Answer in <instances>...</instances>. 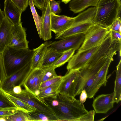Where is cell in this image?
Here are the masks:
<instances>
[{
    "label": "cell",
    "instance_id": "obj_45",
    "mask_svg": "<svg viewBox=\"0 0 121 121\" xmlns=\"http://www.w3.org/2000/svg\"><path fill=\"white\" fill-rule=\"evenodd\" d=\"M0 121H6V120L5 117H0Z\"/></svg>",
    "mask_w": 121,
    "mask_h": 121
},
{
    "label": "cell",
    "instance_id": "obj_2",
    "mask_svg": "<svg viewBox=\"0 0 121 121\" xmlns=\"http://www.w3.org/2000/svg\"><path fill=\"white\" fill-rule=\"evenodd\" d=\"M34 53V49L18 48L8 46L2 53L7 76L26 65L31 60Z\"/></svg>",
    "mask_w": 121,
    "mask_h": 121
},
{
    "label": "cell",
    "instance_id": "obj_40",
    "mask_svg": "<svg viewBox=\"0 0 121 121\" xmlns=\"http://www.w3.org/2000/svg\"><path fill=\"white\" fill-rule=\"evenodd\" d=\"M110 30L111 36L112 40L121 41V32Z\"/></svg>",
    "mask_w": 121,
    "mask_h": 121
},
{
    "label": "cell",
    "instance_id": "obj_13",
    "mask_svg": "<svg viewBox=\"0 0 121 121\" xmlns=\"http://www.w3.org/2000/svg\"><path fill=\"white\" fill-rule=\"evenodd\" d=\"M51 29L56 35L62 33L71 27L75 20L74 17L58 15L51 13Z\"/></svg>",
    "mask_w": 121,
    "mask_h": 121
},
{
    "label": "cell",
    "instance_id": "obj_27",
    "mask_svg": "<svg viewBox=\"0 0 121 121\" xmlns=\"http://www.w3.org/2000/svg\"><path fill=\"white\" fill-rule=\"evenodd\" d=\"M75 50L74 49H72L63 52L52 65L55 69L62 66L69 61L73 55Z\"/></svg>",
    "mask_w": 121,
    "mask_h": 121
},
{
    "label": "cell",
    "instance_id": "obj_4",
    "mask_svg": "<svg viewBox=\"0 0 121 121\" xmlns=\"http://www.w3.org/2000/svg\"><path fill=\"white\" fill-rule=\"evenodd\" d=\"M112 54L102 57L91 66H85L80 70V76L76 87L75 97L80 95L84 89L86 92L87 91L92 85L99 71L108 58Z\"/></svg>",
    "mask_w": 121,
    "mask_h": 121
},
{
    "label": "cell",
    "instance_id": "obj_47",
    "mask_svg": "<svg viewBox=\"0 0 121 121\" xmlns=\"http://www.w3.org/2000/svg\"></svg>",
    "mask_w": 121,
    "mask_h": 121
},
{
    "label": "cell",
    "instance_id": "obj_10",
    "mask_svg": "<svg viewBox=\"0 0 121 121\" xmlns=\"http://www.w3.org/2000/svg\"><path fill=\"white\" fill-rule=\"evenodd\" d=\"M100 44L85 50L77 52L73 55L68 61L66 67L68 71L72 69L80 70L84 67Z\"/></svg>",
    "mask_w": 121,
    "mask_h": 121
},
{
    "label": "cell",
    "instance_id": "obj_9",
    "mask_svg": "<svg viewBox=\"0 0 121 121\" xmlns=\"http://www.w3.org/2000/svg\"><path fill=\"white\" fill-rule=\"evenodd\" d=\"M10 94L36 108V110L54 115L51 109L42 100L26 89L22 90L19 94L12 93Z\"/></svg>",
    "mask_w": 121,
    "mask_h": 121
},
{
    "label": "cell",
    "instance_id": "obj_3",
    "mask_svg": "<svg viewBox=\"0 0 121 121\" xmlns=\"http://www.w3.org/2000/svg\"><path fill=\"white\" fill-rule=\"evenodd\" d=\"M92 21L93 23L108 28L118 17L121 9L120 0H100Z\"/></svg>",
    "mask_w": 121,
    "mask_h": 121
},
{
    "label": "cell",
    "instance_id": "obj_43",
    "mask_svg": "<svg viewBox=\"0 0 121 121\" xmlns=\"http://www.w3.org/2000/svg\"><path fill=\"white\" fill-rule=\"evenodd\" d=\"M4 17L5 16L3 12L1 10L0 7V26Z\"/></svg>",
    "mask_w": 121,
    "mask_h": 121
},
{
    "label": "cell",
    "instance_id": "obj_7",
    "mask_svg": "<svg viewBox=\"0 0 121 121\" xmlns=\"http://www.w3.org/2000/svg\"><path fill=\"white\" fill-rule=\"evenodd\" d=\"M84 33H81L69 36L57 41L47 42V48L59 53H63L68 50L78 49L83 43Z\"/></svg>",
    "mask_w": 121,
    "mask_h": 121
},
{
    "label": "cell",
    "instance_id": "obj_12",
    "mask_svg": "<svg viewBox=\"0 0 121 121\" xmlns=\"http://www.w3.org/2000/svg\"><path fill=\"white\" fill-rule=\"evenodd\" d=\"M19 24L13 25L11 38L9 46L20 49H28V41L26 39V29Z\"/></svg>",
    "mask_w": 121,
    "mask_h": 121
},
{
    "label": "cell",
    "instance_id": "obj_41",
    "mask_svg": "<svg viewBox=\"0 0 121 121\" xmlns=\"http://www.w3.org/2000/svg\"><path fill=\"white\" fill-rule=\"evenodd\" d=\"M80 95L79 100L81 103L83 104L85 102L87 98V94L86 90L84 89Z\"/></svg>",
    "mask_w": 121,
    "mask_h": 121
},
{
    "label": "cell",
    "instance_id": "obj_25",
    "mask_svg": "<svg viewBox=\"0 0 121 121\" xmlns=\"http://www.w3.org/2000/svg\"><path fill=\"white\" fill-rule=\"evenodd\" d=\"M60 82L39 89V93L37 96L39 99L42 100L55 95L58 93L57 89Z\"/></svg>",
    "mask_w": 121,
    "mask_h": 121
},
{
    "label": "cell",
    "instance_id": "obj_11",
    "mask_svg": "<svg viewBox=\"0 0 121 121\" xmlns=\"http://www.w3.org/2000/svg\"><path fill=\"white\" fill-rule=\"evenodd\" d=\"M116 54L113 53L109 56L99 71L92 85L86 92L87 98H93L101 86L106 85L108 69L111 63L113 60L114 55Z\"/></svg>",
    "mask_w": 121,
    "mask_h": 121
},
{
    "label": "cell",
    "instance_id": "obj_5",
    "mask_svg": "<svg viewBox=\"0 0 121 121\" xmlns=\"http://www.w3.org/2000/svg\"><path fill=\"white\" fill-rule=\"evenodd\" d=\"M110 30L108 28L93 23L85 33L83 42L77 52H80L100 44Z\"/></svg>",
    "mask_w": 121,
    "mask_h": 121
},
{
    "label": "cell",
    "instance_id": "obj_36",
    "mask_svg": "<svg viewBox=\"0 0 121 121\" xmlns=\"http://www.w3.org/2000/svg\"><path fill=\"white\" fill-rule=\"evenodd\" d=\"M121 18L118 17L113 22L108 28L110 30L121 32Z\"/></svg>",
    "mask_w": 121,
    "mask_h": 121
},
{
    "label": "cell",
    "instance_id": "obj_15",
    "mask_svg": "<svg viewBox=\"0 0 121 121\" xmlns=\"http://www.w3.org/2000/svg\"><path fill=\"white\" fill-rule=\"evenodd\" d=\"M13 25L5 16L0 26V53H2L10 44Z\"/></svg>",
    "mask_w": 121,
    "mask_h": 121
},
{
    "label": "cell",
    "instance_id": "obj_30",
    "mask_svg": "<svg viewBox=\"0 0 121 121\" xmlns=\"http://www.w3.org/2000/svg\"><path fill=\"white\" fill-rule=\"evenodd\" d=\"M5 117L6 121H30V118L28 113L19 110L12 115Z\"/></svg>",
    "mask_w": 121,
    "mask_h": 121
},
{
    "label": "cell",
    "instance_id": "obj_6",
    "mask_svg": "<svg viewBox=\"0 0 121 121\" xmlns=\"http://www.w3.org/2000/svg\"><path fill=\"white\" fill-rule=\"evenodd\" d=\"M31 60L21 69L7 76L2 81L0 89L10 94L13 93V89L15 86H23L24 82L32 69Z\"/></svg>",
    "mask_w": 121,
    "mask_h": 121
},
{
    "label": "cell",
    "instance_id": "obj_37",
    "mask_svg": "<svg viewBox=\"0 0 121 121\" xmlns=\"http://www.w3.org/2000/svg\"><path fill=\"white\" fill-rule=\"evenodd\" d=\"M7 77L3 63L2 54L0 53V79L2 81Z\"/></svg>",
    "mask_w": 121,
    "mask_h": 121
},
{
    "label": "cell",
    "instance_id": "obj_23",
    "mask_svg": "<svg viewBox=\"0 0 121 121\" xmlns=\"http://www.w3.org/2000/svg\"><path fill=\"white\" fill-rule=\"evenodd\" d=\"M30 118V121H58L54 115L36 110L28 113Z\"/></svg>",
    "mask_w": 121,
    "mask_h": 121
},
{
    "label": "cell",
    "instance_id": "obj_8",
    "mask_svg": "<svg viewBox=\"0 0 121 121\" xmlns=\"http://www.w3.org/2000/svg\"><path fill=\"white\" fill-rule=\"evenodd\" d=\"M62 76L57 89L58 93L69 97H75L76 87L80 76V70L72 69Z\"/></svg>",
    "mask_w": 121,
    "mask_h": 121
},
{
    "label": "cell",
    "instance_id": "obj_29",
    "mask_svg": "<svg viewBox=\"0 0 121 121\" xmlns=\"http://www.w3.org/2000/svg\"><path fill=\"white\" fill-rule=\"evenodd\" d=\"M41 69L42 83L58 76L55 69L52 65L45 67Z\"/></svg>",
    "mask_w": 121,
    "mask_h": 121
},
{
    "label": "cell",
    "instance_id": "obj_28",
    "mask_svg": "<svg viewBox=\"0 0 121 121\" xmlns=\"http://www.w3.org/2000/svg\"><path fill=\"white\" fill-rule=\"evenodd\" d=\"M29 4L39 37L41 39L42 17L38 14L33 0H29Z\"/></svg>",
    "mask_w": 121,
    "mask_h": 121
},
{
    "label": "cell",
    "instance_id": "obj_22",
    "mask_svg": "<svg viewBox=\"0 0 121 121\" xmlns=\"http://www.w3.org/2000/svg\"><path fill=\"white\" fill-rule=\"evenodd\" d=\"M113 101L118 103L121 100V60L117 67L116 76L115 82Z\"/></svg>",
    "mask_w": 121,
    "mask_h": 121
},
{
    "label": "cell",
    "instance_id": "obj_32",
    "mask_svg": "<svg viewBox=\"0 0 121 121\" xmlns=\"http://www.w3.org/2000/svg\"><path fill=\"white\" fill-rule=\"evenodd\" d=\"M25 89L34 94L35 82L32 69L23 84Z\"/></svg>",
    "mask_w": 121,
    "mask_h": 121
},
{
    "label": "cell",
    "instance_id": "obj_26",
    "mask_svg": "<svg viewBox=\"0 0 121 121\" xmlns=\"http://www.w3.org/2000/svg\"><path fill=\"white\" fill-rule=\"evenodd\" d=\"M4 92L15 104L23 111L28 113L36 110V108L24 102L10 94Z\"/></svg>",
    "mask_w": 121,
    "mask_h": 121
},
{
    "label": "cell",
    "instance_id": "obj_42",
    "mask_svg": "<svg viewBox=\"0 0 121 121\" xmlns=\"http://www.w3.org/2000/svg\"><path fill=\"white\" fill-rule=\"evenodd\" d=\"M22 90L21 86H16L13 89V92L14 93L18 94L20 93Z\"/></svg>",
    "mask_w": 121,
    "mask_h": 121
},
{
    "label": "cell",
    "instance_id": "obj_34",
    "mask_svg": "<svg viewBox=\"0 0 121 121\" xmlns=\"http://www.w3.org/2000/svg\"><path fill=\"white\" fill-rule=\"evenodd\" d=\"M22 12L26 10L29 4V0H11Z\"/></svg>",
    "mask_w": 121,
    "mask_h": 121
},
{
    "label": "cell",
    "instance_id": "obj_33",
    "mask_svg": "<svg viewBox=\"0 0 121 121\" xmlns=\"http://www.w3.org/2000/svg\"><path fill=\"white\" fill-rule=\"evenodd\" d=\"M62 77V76H58L56 77L42 83L39 89L45 88L60 82Z\"/></svg>",
    "mask_w": 121,
    "mask_h": 121
},
{
    "label": "cell",
    "instance_id": "obj_35",
    "mask_svg": "<svg viewBox=\"0 0 121 121\" xmlns=\"http://www.w3.org/2000/svg\"><path fill=\"white\" fill-rule=\"evenodd\" d=\"M50 1L51 12L54 14L59 13L61 11L60 6V1H56L55 0H49Z\"/></svg>",
    "mask_w": 121,
    "mask_h": 121
},
{
    "label": "cell",
    "instance_id": "obj_21",
    "mask_svg": "<svg viewBox=\"0 0 121 121\" xmlns=\"http://www.w3.org/2000/svg\"><path fill=\"white\" fill-rule=\"evenodd\" d=\"M63 53L57 52L50 48H47L42 60L40 68L52 65Z\"/></svg>",
    "mask_w": 121,
    "mask_h": 121
},
{
    "label": "cell",
    "instance_id": "obj_1",
    "mask_svg": "<svg viewBox=\"0 0 121 121\" xmlns=\"http://www.w3.org/2000/svg\"><path fill=\"white\" fill-rule=\"evenodd\" d=\"M42 100L52 110L58 121H82L89 112L79 100L58 93Z\"/></svg>",
    "mask_w": 121,
    "mask_h": 121
},
{
    "label": "cell",
    "instance_id": "obj_24",
    "mask_svg": "<svg viewBox=\"0 0 121 121\" xmlns=\"http://www.w3.org/2000/svg\"><path fill=\"white\" fill-rule=\"evenodd\" d=\"M13 109L22 111L5 95L0 89V111Z\"/></svg>",
    "mask_w": 121,
    "mask_h": 121
},
{
    "label": "cell",
    "instance_id": "obj_14",
    "mask_svg": "<svg viewBox=\"0 0 121 121\" xmlns=\"http://www.w3.org/2000/svg\"><path fill=\"white\" fill-rule=\"evenodd\" d=\"M114 93L100 95L94 100L92 106L96 113H106L112 108Z\"/></svg>",
    "mask_w": 121,
    "mask_h": 121
},
{
    "label": "cell",
    "instance_id": "obj_16",
    "mask_svg": "<svg viewBox=\"0 0 121 121\" xmlns=\"http://www.w3.org/2000/svg\"><path fill=\"white\" fill-rule=\"evenodd\" d=\"M50 4V0H48L45 8L42 10V21L41 38L44 41L49 40L52 37Z\"/></svg>",
    "mask_w": 121,
    "mask_h": 121
},
{
    "label": "cell",
    "instance_id": "obj_38",
    "mask_svg": "<svg viewBox=\"0 0 121 121\" xmlns=\"http://www.w3.org/2000/svg\"><path fill=\"white\" fill-rule=\"evenodd\" d=\"M34 5L38 8L43 10L45 8L48 0H33Z\"/></svg>",
    "mask_w": 121,
    "mask_h": 121
},
{
    "label": "cell",
    "instance_id": "obj_20",
    "mask_svg": "<svg viewBox=\"0 0 121 121\" xmlns=\"http://www.w3.org/2000/svg\"><path fill=\"white\" fill-rule=\"evenodd\" d=\"M47 48V42L46 41L37 48L34 49V53L31 60L32 69L40 68L42 60Z\"/></svg>",
    "mask_w": 121,
    "mask_h": 121
},
{
    "label": "cell",
    "instance_id": "obj_19",
    "mask_svg": "<svg viewBox=\"0 0 121 121\" xmlns=\"http://www.w3.org/2000/svg\"><path fill=\"white\" fill-rule=\"evenodd\" d=\"M100 0H73L69 3L70 10L75 13L80 12L88 7H96Z\"/></svg>",
    "mask_w": 121,
    "mask_h": 121
},
{
    "label": "cell",
    "instance_id": "obj_18",
    "mask_svg": "<svg viewBox=\"0 0 121 121\" xmlns=\"http://www.w3.org/2000/svg\"><path fill=\"white\" fill-rule=\"evenodd\" d=\"M93 23L92 20H89L73 24L71 27L64 32L56 35L55 39H60L74 35L85 33Z\"/></svg>",
    "mask_w": 121,
    "mask_h": 121
},
{
    "label": "cell",
    "instance_id": "obj_17",
    "mask_svg": "<svg viewBox=\"0 0 121 121\" xmlns=\"http://www.w3.org/2000/svg\"><path fill=\"white\" fill-rule=\"evenodd\" d=\"M22 12L11 0H4V14L13 25L22 22L21 16Z\"/></svg>",
    "mask_w": 121,
    "mask_h": 121
},
{
    "label": "cell",
    "instance_id": "obj_46",
    "mask_svg": "<svg viewBox=\"0 0 121 121\" xmlns=\"http://www.w3.org/2000/svg\"><path fill=\"white\" fill-rule=\"evenodd\" d=\"M2 81V80H1L0 79V87Z\"/></svg>",
    "mask_w": 121,
    "mask_h": 121
},
{
    "label": "cell",
    "instance_id": "obj_44",
    "mask_svg": "<svg viewBox=\"0 0 121 121\" xmlns=\"http://www.w3.org/2000/svg\"><path fill=\"white\" fill-rule=\"evenodd\" d=\"M61 0L62 2L65 4H66L70 1L71 0Z\"/></svg>",
    "mask_w": 121,
    "mask_h": 121
},
{
    "label": "cell",
    "instance_id": "obj_39",
    "mask_svg": "<svg viewBox=\"0 0 121 121\" xmlns=\"http://www.w3.org/2000/svg\"><path fill=\"white\" fill-rule=\"evenodd\" d=\"M17 110L13 109L0 111V117H5L11 115L15 113Z\"/></svg>",
    "mask_w": 121,
    "mask_h": 121
},
{
    "label": "cell",
    "instance_id": "obj_31",
    "mask_svg": "<svg viewBox=\"0 0 121 121\" xmlns=\"http://www.w3.org/2000/svg\"><path fill=\"white\" fill-rule=\"evenodd\" d=\"M35 82L34 95L37 96L39 92L40 85L42 83L41 69L38 68L32 69Z\"/></svg>",
    "mask_w": 121,
    "mask_h": 121
}]
</instances>
